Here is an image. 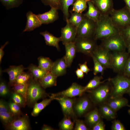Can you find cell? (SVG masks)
<instances>
[{
  "instance_id": "cell-9",
  "label": "cell",
  "mask_w": 130,
  "mask_h": 130,
  "mask_svg": "<svg viewBox=\"0 0 130 130\" xmlns=\"http://www.w3.org/2000/svg\"><path fill=\"white\" fill-rule=\"evenodd\" d=\"M85 92L84 87L76 83H73L66 90L56 93H53L50 98L56 97H64L72 98L77 96H80Z\"/></svg>"
},
{
  "instance_id": "cell-41",
  "label": "cell",
  "mask_w": 130,
  "mask_h": 130,
  "mask_svg": "<svg viewBox=\"0 0 130 130\" xmlns=\"http://www.w3.org/2000/svg\"><path fill=\"white\" fill-rule=\"evenodd\" d=\"M11 98L13 101L21 107H24L27 104L24 98L20 94L15 92L12 93Z\"/></svg>"
},
{
  "instance_id": "cell-5",
  "label": "cell",
  "mask_w": 130,
  "mask_h": 130,
  "mask_svg": "<svg viewBox=\"0 0 130 130\" xmlns=\"http://www.w3.org/2000/svg\"><path fill=\"white\" fill-rule=\"evenodd\" d=\"M111 91L107 84L99 85L97 87L89 90L91 100L95 104L101 105L105 103L110 97Z\"/></svg>"
},
{
  "instance_id": "cell-11",
  "label": "cell",
  "mask_w": 130,
  "mask_h": 130,
  "mask_svg": "<svg viewBox=\"0 0 130 130\" xmlns=\"http://www.w3.org/2000/svg\"><path fill=\"white\" fill-rule=\"evenodd\" d=\"M66 24L61 30L60 37L63 45L74 42L77 36V27L74 26L68 21Z\"/></svg>"
},
{
  "instance_id": "cell-48",
  "label": "cell",
  "mask_w": 130,
  "mask_h": 130,
  "mask_svg": "<svg viewBox=\"0 0 130 130\" xmlns=\"http://www.w3.org/2000/svg\"><path fill=\"white\" fill-rule=\"evenodd\" d=\"M10 112L8 103L1 99L0 100V112Z\"/></svg>"
},
{
  "instance_id": "cell-49",
  "label": "cell",
  "mask_w": 130,
  "mask_h": 130,
  "mask_svg": "<svg viewBox=\"0 0 130 130\" xmlns=\"http://www.w3.org/2000/svg\"><path fill=\"white\" fill-rule=\"evenodd\" d=\"M123 71L125 76L130 77V56L128 58Z\"/></svg>"
},
{
  "instance_id": "cell-44",
  "label": "cell",
  "mask_w": 130,
  "mask_h": 130,
  "mask_svg": "<svg viewBox=\"0 0 130 130\" xmlns=\"http://www.w3.org/2000/svg\"><path fill=\"white\" fill-rule=\"evenodd\" d=\"M45 5L49 6L51 7H53L57 9H60L59 0H41Z\"/></svg>"
},
{
  "instance_id": "cell-12",
  "label": "cell",
  "mask_w": 130,
  "mask_h": 130,
  "mask_svg": "<svg viewBox=\"0 0 130 130\" xmlns=\"http://www.w3.org/2000/svg\"><path fill=\"white\" fill-rule=\"evenodd\" d=\"M92 55L105 68L111 67V55L109 51L101 46H97L93 51Z\"/></svg>"
},
{
  "instance_id": "cell-50",
  "label": "cell",
  "mask_w": 130,
  "mask_h": 130,
  "mask_svg": "<svg viewBox=\"0 0 130 130\" xmlns=\"http://www.w3.org/2000/svg\"><path fill=\"white\" fill-rule=\"evenodd\" d=\"M92 129L93 130H104L105 125L101 119L92 127Z\"/></svg>"
},
{
  "instance_id": "cell-25",
  "label": "cell",
  "mask_w": 130,
  "mask_h": 130,
  "mask_svg": "<svg viewBox=\"0 0 130 130\" xmlns=\"http://www.w3.org/2000/svg\"><path fill=\"white\" fill-rule=\"evenodd\" d=\"M87 3L88 5V11L84 14V16L97 23L101 14L91 0L88 1Z\"/></svg>"
},
{
  "instance_id": "cell-27",
  "label": "cell",
  "mask_w": 130,
  "mask_h": 130,
  "mask_svg": "<svg viewBox=\"0 0 130 130\" xmlns=\"http://www.w3.org/2000/svg\"><path fill=\"white\" fill-rule=\"evenodd\" d=\"M101 117L99 110L95 109L87 114L85 120L87 124L92 127L101 120Z\"/></svg>"
},
{
  "instance_id": "cell-22",
  "label": "cell",
  "mask_w": 130,
  "mask_h": 130,
  "mask_svg": "<svg viewBox=\"0 0 130 130\" xmlns=\"http://www.w3.org/2000/svg\"><path fill=\"white\" fill-rule=\"evenodd\" d=\"M65 54L64 56L68 67L71 66L77 52L74 42L65 45Z\"/></svg>"
},
{
  "instance_id": "cell-40",
  "label": "cell",
  "mask_w": 130,
  "mask_h": 130,
  "mask_svg": "<svg viewBox=\"0 0 130 130\" xmlns=\"http://www.w3.org/2000/svg\"><path fill=\"white\" fill-rule=\"evenodd\" d=\"M10 112L15 117H18L21 115L20 106L13 101H10L8 103Z\"/></svg>"
},
{
  "instance_id": "cell-28",
  "label": "cell",
  "mask_w": 130,
  "mask_h": 130,
  "mask_svg": "<svg viewBox=\"0 0 130 130\" xmlns=\"http://www.w3.org/2000/svg\"><path fill=\"white\" fill-rule=\"evenodd\" d=\"M27 69L31 74L32 77L36 80H38L44 76L47 72L38 66L32 64H30Z\"/></svg>"
},
{
  "instance_id": "cell-21",
  "label": "cell",
  "mask_w": 130,
  "mask_h": 130,
  "mask_svg": "<svg viewBox=\"0 0 130 130\" xmlns=\"http://www.w3.org/2000/svg\"><path fill=\"white\" fill-rule=\"evenodd\" d=\"M57 77L51 72H47L38 81L41 86L44 89L57 85Z\"/></svg>"
},
{
  "instance_id": "cell-20",
  "label": "cell",
  "mask_w": 130,
  "mask_h": 130,
  "mask_svg": "<svg viewBox=\"0 0 130 130\" xmlns=\"http://www.w3.org/2000/svg\"><path fill=\"white\" fill-rule=\"evenodd\" d=\"M105 103L116 112L122 107L128 105V100L122 96L110 98Z\"/></svg>"
},
{
  "instance_id": "cell-29",
  "label": "cell",
  "mask_w": 130,
  "mask_h": 130,
  "mask_svg": "<svg viewBox=\"0 0 130 130\" xmlns=\"http://www.w3.org/2000/svg\"><path fill=\"white\" fill-rule=\"evenodd\" d=\"M53 99L50 98L45 99L39 103H36L33 106V110L31 113L32 116L36 117L38 115L40 112L48 105Z\"/></svg>"
},
{
  "instance_id": "cell-57",
  "label": "cell",
  "mask_w": 130,
  "mask_h": 130,
  "mask_svg": "<svg viewBox=\"0 0 130 130\" xmlns=\"http://www.w3.org/2000/svg\"><path fill=\"white\" fill-rule=\"evenodd\" d=\"M127 93H128L130 97V86L129 87V88L128 90Z\"/></svg>"
},
{
  "instance_id": "cell-52",
  "label": "cell",
  "mask_w": 130,
  "mask_h": 130,
  "mask_svg": "<svg viewBox=\"0 0 130 130\" xmlns=\"http://www.w3.org/2000/svg\"><path fill=\"white\" fill-rule=\"evenodd\" d=\"M9 42L7 41L3 45H1L0 48V63L1 64L2 58L4 54V52L3 49L5 46L8 44Z\"/></svg>"
},
{
  "instance_id": "cell-45",
  "label": "cell",
  "mask_w": 130,
  "mask_h": 130,
  "mask_svg": "<svg viewBox=\"0 0 130 130\" xmlns=\"http://www.w3.org/2000/svg\"><path fill=\"white\" fill-rule=\"evenodd\" d=\"M9 88L6 83L3 81H1L0 83V95L1 96L5 97L9 94Z\"/></svg>"
},
{
  "instance_id": "cell-31",
  "label": "cell",
  "mask_w": 130,
  "mask_h": 130,
  "mask_svg": "<svg viewBox=\"0 0 130 130\" xmlns=\"http://www.w3.org/2000/svg\"><path fill=\"white\" fill-rule=\"evenodd\" d=\"M76 0H59L60 9L62 12L66 21L69 16L68 9L69 6L73 5Z\"/></svg>"
},
{
  "instance_id": "cell-55",
  "label": "cell",
  "mask_w": 130,
  "mask_h": 130,
  "mask_svg": "<svg viewBox=\"0 0 130 130\" xmlns=\"http://www.w3.org/2000/svg\"><path fill=\"white\" fill-rule=\"evenodd\" d=\"M126 4V6L130 12V0H123Z\"/></svg>"
},
{
  "instance_id": "cell-23",
  "label": "cell",
  "mask_w": 130,
  "mask_h": 130,
  "mask_svg": "<svg viewBox=\"0 0 130 130\" xmlns=\"http://www.w3.org/2000/svg\"><path fill=\"white\" fill-rule=\"evenodd\" d=\"M90 105V101L88 98H82L75 104L74 108L75 111L78 115L82 116L88 110Z\"/></svg>"
},
{
  "instance_id": "cell-42",
  "label": "cell",
  "mask_w": 130,
  "mask_h": 130,
  "mask_svg": "<svg viewBox=\"0 0 130 130\" xmlns=\"http://www.w3.org/2000/svg\"><path fill=\"white\" fill-rule=\"evenodd\" d=\"M91 57L92 58L94 64L93 71L94 74L95 75L99 73H100L102 74L104 72L105 68L92 55Z\"/></svg>"
},
{
  "instance_id": "cell-56",
  "label": "cell",
  "mask_w": 130,
  "mask_h": 130,
  "mask_svg": "<svg viewBox=\"0 0 130 130\" xmlns=\"http://www.w3.org/2000/svg\"><path fill=\"white\" fill-rule=\"evenodd\" d=\"M129 53H130V43L127 47Z\"/></svg>"
},
{
  "instance_id": "cell-53",
  "label": "cell",
  "mask_w": 130,
  "mask_h": 130,
  "mask_svg": "<svg viewBox=\"0 0 130 130\" xmlns=\"http://www.w3.org/2000/svg\"><path fill=\"white\" fill-rule=\"evenodd\" d=\"M75 73L78 78H83L84 73L80 69L77 68L75 71Z\"/></svg>"
},
{
  "instance_id": "cell-10",
  "label": "cell",
  "mask_w": 130,
  "mask_h": 130,
  "mask_svg": "<svg viewBox=\"0 0 130 130\" xmlns=\"http://www.w3.org/2000/svg\"><path fill=\"white\" fill-rule=\"evenodd\" d=\"M128 58L125 51L115 52L111 55V67L117 71L123 70Z\"/></svg>"
},
{
  "instance_id": "cell-26",
  "label": "cell",
  "mask_w": 130,
  "mask_h": 130,
  "mask_svg": "<svg viewBox=\"0 0 130 130\" xmlns=\"http://www.w3.org/2000/svg\"><path fill=\"white\" fill-rule=\"evenodd\" d=\"M101 117L107 120H112L116 117L115 111L106 103L100 105L99 110Z\"/></svg>"
},
{
  "instance_id": "cell-32",
  "label": "cell",
  "mask_w": 130,
  "mask_h": 130,
  "mask_svg": "<svg viewBox=\"0 0 130 130\" xmlns=\"http://www.w3.org/2000/svg\"><path fill=\"white\" fill-rule=\"evenodd\" d=\"M32 77L31 74L29 72H23L16 78L13 85L16 84H26L28 83Z\"/></svg>"
},
{
  "instance_id": "cell-19",
  "label": "cell",
  "mask_w": 130,
  "mask_h": 130,
  "mask_svg": "<svg viewBox=\"0 0 130 130\" xmlns=\"http://www.w3.org/2000/svg\"><path fill=\"white\" fill-rule=\"evenodd\" d=\"M67 67L64 56L53 62L51 72L58 77L65 74Z\"/></svg>"
},
{
  "instance_id": "cell-3",
  "label": "cell",
  "mask_w": 130,
  "mask_h": 130,
  "mask_svg": "<svg viewBox=\"0 0 130 130\" xmlns=\"http://www.w3.org/2000/svg\"><path fill=\"white\" fill-rule=\"evenodd\" d=\"M109 15L119 32L130 25V12L126 6L119 10L113 9Z\"/></svg>"
},
{
  "instance_id": "cell-34",
  "label": "cell",
  "mask_w": 130,
  "mask_h": 130,
  "mask_svg": "<svg viewBox=\"0 0 130 130\" xmlns=\"http://www.w3.org/2000/svg\"><path fill=\"white\" fill-rule=\"evenodd\" d=\"M91 0H76L73 4L72 12L82 13L87 7V3Z\"/></svg>"
},
{
  "instance_id": "cell-38",
  "label": "cell",
  "mask_w": 130,
  "mask_h": 130,
  "mask_svg": "<svg viewBox=\"0 0 130 130\" xmlns=\"http://www.w3.org/2000/svg\"><path fill=\"white\" fill-rule=\"evenodd\" d=\"M74 125L73 123L70 118L65 117L59 124L60 129L63 130H72Z\"/></svg>"
},
{
  "instance_id": "cell-8",
  "label": "cell",
  "mask_w": 130,
  "mask_h": 130,
  "mask_svg": "<svg viewBox=\"0 0 130 130\" xmlns=\"http://www.w3.org/2000/svg\"><path fill=\"white\" fill-rule=\"evenodd\" d=\"M96 26V22L84 16L82 21L77 28L76 37L92 38L94 36Z\"/></svg>"
},
{
  "instance_id": "cell-24",
  "label": "cell",
  "mask_w": 130,
  "mask_h": 130,
  "mask_svg": "<svg viewBox=\"0 0 130 130\" xmlns=\"http://www.w3.org/2000/svg\"><path fill=\"white\" fill-rule=\"evenodd\" d=\"M40 34L44 37L47 45L55 47L58 50H59V43L61 41L60 37H56L47 31L40 32Z\"/></svg>"
},
{
  "instance_id": "cell-36",
  "label": "cell",
  "mask_w": 130,
  "mask_h": 130,
  "mask_svg": "<svg viewBox=\"0 0 130 130\" xmlns=\"http://www.w3.org/2000/svg\"><path fill=\"white\" fill-rule=\"evenodd\" d=\"M28 83L25 84H14L12 86L13 92L21 95L25 99L26 103L27 91Z\"/></svg>"
},
{
  "instance_id": "cell-30",
  "label": "cell",
  "mask_w": 130,
  "mask_h": 130,
  "mask_svg": "<svg viewBox=\"0 0 130 130\" xmlns=\"http://www.w3.org/2000/svg\"><path fill=\"white\" fill-rule=\"evenodd\" d=\"M38 60L39 67L47 72H51L53 62L49 58L40 56Z\"/></svg>"
},
{
  "instance_id": "cell-37",
  "label": "cell",
  "mask_w": 130,
  "mask_h": 130,
  "mask_svg": "<svg viewBox=\"0 0 130 130\" xmlns=\"http://www.w3.org/2000/svg\"><path fill=\"white\" fill-rule=\"evenodd\" d=\"M23 0H0V1L7 9L19 6L22 3Z\"/></svg>"
},
{
  "instance_id": "cell-2",
  "label": "cell",
  "mask_w": 130,
  "mask_h": 130,
  "mask_svg": "<svg viewBox=\"0 0 130 130\" xmlns=\"http://www.w3.org/2000/svg\"><path fill=\"white\" fill-rule=\"evenodd\" d=\"M47 95L38 80L33 77L28 84L27 91V104L29 106L34 105L39 99Z\"/></svg>"
},
{
  "instance_id": "cell-58",
  "label": "cell",
  "mask_w": 130,
  "mask_h": 130,
  "mask_svg": "<svg viewBox=\"0 0 130 130\" xmlns=\"http://www.w3.org/2000/svg\"><path fill=\"white\" fill-rule=\"evenodd\" d=\"M129 106L130 107V108L128 110V112L129 114H130V106Z\"/></svg>"
},
{
  "instance_id": "cell-47",
  "label": "cell",
  "mask_w": 130,
  "mask_h": 130,
  "mask_svg": "<svg viewBox=\"0 0 130 130\" xmlns=\"http://www.w3.org/2000/svg\"><path fill=\"white\" fill-rule=\"evenodd\" d=\"M75 130H87L88 129L82 120H77L76 122L74 128Z\"/></svg>"
},
{
  "instance_id": "cell-51",
  "label": "cell",
  "mask_w": 130,
  "mask_h": 130,
  "mask_svg": "<svg viewBox=\"0 0 130 130\" xmlns=\"http://www.w3.org/2000/svg\"><path fill=\"white\" fill-rule=\"evenodd\" d=\"M80 69L83 72L86 74L90 72L91 70L87 65V62L85 61L82 64H79L78 65Z\"/></svg>"
},
{
  "instance_id": "cell-15",
  "label": "cell",
  "mask_w": 130,
  "mask_h": 130,
  "mask_svg": "<svg viewBox=\"0 0 130 130\" xmlns=\"http://www.w3.org/2000/svg\"><path fill=\"white\" fill-rule=\"evenodd\" d=\"M101 15H109L114 9L112 0H91Z\"/></svg>"
},
{
  "instance_id": "cell-17",
  "label": "cell",
  "mask_w": 130,
  "mask_h": 130,
  "mask_svg": "<svg viewBox=\"0 0 130 130\" xmlns=\"http://www.w3.org/2000/svg\"><path fill=\"white\" fill-rule=\"evenodd\" d=\"M27 21L25 28L23 32L31 31L40 26L42 24L36 15L30 11L26 14Z\"/></svg>"
},
{
  "instance_id": "cell-35",
  "label": "cell",
  "mask_w": 130,
  "mask_h": 130,
  "mask_svg": "<svg viewBox=\"0 0 130 130\" xmlns=\"http://www.w3.org/2000/svg\"><path fill=\"white\" fill-rule=\"evenodd\" d=\"M102 79L101 77L96 76L94 77L84 87L85 91L93 89L99 86L103 82L101 81Z\"/></svg>"
},
{
  "instance_id": "cell-14",
  "label": "cell",
  "mask_w": 130,
  "mask_h": 130,
  "mask_svg": "<svg viewBox=\"0 0 130 130\" xmlns=\"http://www.w3.org/2000/svg\"><path fill=\"white\" fill-rule=\"evenodd\" d=\"M11 130H28L30 129L29 122L28 116L26 115L15 118L13 121L6 126Z\"/></svg>"
},
{
  "instance_id": "cell-1",
  "label": "cell",
  "mask_w": 130,
  "mask_h": 130,
  "mask_svg": "<svg viewBox=\"0 0 130 130\" xmlns=\"http://www.w3.org/2000/svg\"><path fill=\"white\" fill-rule=\"evenodd\" d=\"M119 31L112 22L109 15H101L96 23L94 38L103 39L119 33Z\"/></svg>"
},
{
  "instance_id": "cell-13",
  "label": "cell",
  "mask_w": 130,
  "mask_h": 130,
  "mask_svg": "<svg viewBox=\"0 0 130 130\" xmlns=\"http://www.w3.org/2000/svg\"><path fill=\"white\" fill-rule=\"evenodd\" d=\"M58 101L61 106L65 117L71 118L75 116L73 109L74 100L71 98L64 97H56L50 98Z\"/></svg>"
},
{
  "instance_id": "cell-39",
  "label": "cell",
  "mask_w": 130,
  "mask_h": 130,
  "mask_svg": "<svg viewBox=\"0 0 130 130\" xmlns=\"http://www.w3.org/2000/svg\"><path fill=\"white\" fill-rule=\"evenodd\" d=\"M0 118L6 126L10 123L15 118L10 112H0Z\"/></svg>"
},
{
  "instance_id": "cell-16",
  "label": "cell",
  "mask_w": 130,
  "mask_h": 130,
  "mask_svg": "<svg viewBox=\"0 0 130 130\" xmlns=\"http://www.w3.org/2000/svg\"><path fill=\"white\" fill-rule=\"evenodd\" d=\"M58 10L56 8L52 7L48 11L36 15L42 24H47L52 23L58 19Z\"/></svg>"
},
{
  "instance_id": "cell-54",
  "label": "cell",
  "mask_w": 130,
  "mask_h": 130,
  "mask_svg": "<svg viewBox=\"0 0 130 130\" xmlns=\"http://www.w3.org/2000/svg\"><path fill=\"white\" fill-rule=\"evenodd\" d=\"M41 130H53V129L50 126L46 125H43Z\"/></svg>"
},
{
  "instance_id": "cell-6",
  "label": "cell",
  "mask_w": 130,
  "mask_h": 130,
  "mask_svg": "<svg viewBox=\"0 0 130 130\" xmlns=\"http://www.w3.org/2000/svg\"><path fill=\"white\" fill-rule=\"evenodd\" d=\"M102 47L109 51H125L127 46L120 33L103 39Z\"/></svg>"
},
{
  "instance_id": "cell-46",
  "label": "cell",
  "mask_w": 130,
  "mask_h": 130,
  "mask_svg": "<svg viewBox=\"0 0 130 130\" xmlns=\"http://www.w3.org/2000/svg\"><path fill=\"white\" fill-rule=\"evenodd\" d=\"M111 129L112 130H125L123 124L119 121L116 120H115L113 121Z\"/></svg>"
},
{
  "instance_id": "cell-18",
  "label": "cell",
  "mask_w": 130,
  "mask_h": 130,
  "mask_svg": "<svg viewBox=\"0 0 130 130\" xmlns=\"http://www.w3.org/2000/svg\"><path fill=\"white\" fill-rule=\"evenodd\" d=\"M26 69L22 65L10 66L8 68L3 71L2 72H6L8 74L9 76V84L12 86L17 77Z\"/></svg>"
},
{
  "instance_id": "cell-43",
  "label": "cell",
  "mask_w": 130,
  "mask_h": 130,
  "mask_svg": "<svg viewBox=\"0 0 130 130\" xmlns=\"http://www.w3.org/2000/svg\"><path fill=\"white\" fill-rule=\"evenodd\" d=\"M119 33L123 38L127 47L130 43V25L120 31Z\"/></svg>"
},
{
  "instance_id": "cell-7",
  "label": "cell",
  "mask_w": 130,
  "mask_h": 130,
  "mask_svg": "<svg viewBox=\"0 0 130 130\" xmlns=\"http://www.w3.org/2000/svg\"><path fill=\"white\" fill-rule=\"evenodd\" d=\"M95 40L92 38H84L76 37L74 42L77 52L91 56L97 47Z\"/></svg>"
},
{
  "instance_id": "cell-33",
  "label": "cell",
  "mask_w": 130,
  "mask_h": 130,
  "mask_svg": "<svg viewBox=\"0 0 130 130\" xmlns=\"http://www.w3.org/2000/svg\"><path fill=\"white\" fill-rule=\"evenodd\" d=\"M84 17V14L82 13L74 12L72 13L70 18L67 21L77 28Z\"/></svg>"
},
{
  "instance_id": "cell-4",
  "label": "cell",
  "mask_w": 130,
  "mask_h": 130,
  "mask_svg": "<svg viewBox=\"0 0 130 130\" xmlns=\"http://www.w3.org/2000/svg\"><path fill=\"white\" fill-rule=\"evenodd\" d=\"M110 80L112 84L110 98L122 97L127 93L130 86V78L118 75Z\"/></svg>"
}]
</instances>
